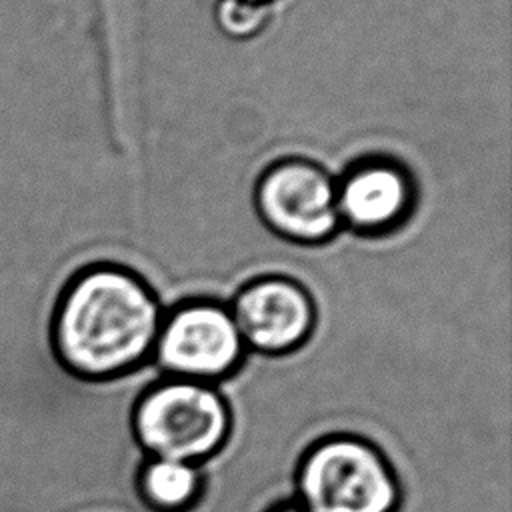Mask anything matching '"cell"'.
I'll return each instance as SVG.
<instances>
[{"instance_id":"cell-1","label":"cell","mask_w":512,"mask_h":512,"mask_svg":"<svg viewBox=\"0 0 512 512\" xmlns=\"http://www.w3.org/2000/svg\"><path fill=\"white\" fill-rule=\"evenodd\" d=\"M162 308L134 270L98 260L64 286L50 324L60 366L86 382L126 378L152 354Z\"/></svg>"},{"instance_id":"cell-2","label":"cell","mask_w":512,"mask_h":512,"mask_svg":"<svg viewBox=\"0 0 512 512\" xmlns=\"http://www.w3.org/2000/svg\"><path fill=\"white\" fill-rule=\"evenodd\" d=\"M232 412L220 388L164 376L142 390L130 410L140 452L202 466L228 442Z\"/></svg>"},{"instance_id":"cell-3","label":"cell","mask_w":512,"mask_h":512,"mask_svg":"<svg viewBox=\"0 0 512 512\" xmlns=\"http://www.w3.org/2000/svg\"><path fill=\"white\" fill-rule=\"evenodd\" d=\"M294 484L308 512H396L402 498L384 452L354 434H330L304 450Z\"/></svg>"},{"instance_id":"cell-4","label":"cell","mask_w":512,"mask_h":512,"mask_svg":"<svg viewBox=\"0 0 512 512\" xmlns=\"http://www.w3.org/2000/svg\"><path fill=\"white\" fill-rule=\"evenodd\" d=\"M152 354L164 376L216 384L240 368L246 346L230 308L198 298L162 316Z\"/></svg>"},{"instance_id":"cell-5","label":"cell","mask_w":512,"mask_h":512,"mask_svg":"<svg viewBox=\"0 0 512 512\" xmlns=\"http://www.w3.org/2000/svg\"><path fill=\"white\" fill-rule=\"evenodd\" d=\"M254 206L276 236L296 244H322L340 228L336 180L308 158L270 164L256 180Z\"/></svg>"},{"instance_id":"cell-6","label":"cell","mask_w":512,"mask_h":512,"mask_svg":"<svg viewBox=\"0 0 512 512\" xmlns=\"http://www.w3.org/2000/svg\"><path fill=\"white\" fill-rule=\"evenodd\" d=\"M228 308L246 350L264 356L298 350L316 324V306L308 290L280 274L246 282Z\"/></svg>"},{"instance_id":"cell-7","label":"cell","mask_w":512,"mask_h":512,"mask_svg":"<svg viewBox=\"0 0 512 512\" xmlns=\"http://www.w3.org/2000/svg\"><path fill=\"white\" fill-rule=\"evenodd\" d=\"M414 204V182L404 166L388 158H368L336 180L340 226L358 234H384L406 220Z\"/></svg>"},{"instance_id":"cell-8","label":"cell","mask_w":512,"mask_h":512,"mask_svg":"<svg viewBox=\"0 0 512 512\" xmlns=\"http://www.w3.org/2000/svg\"><path fill=\"white\" fill-rule=\"evenodd\" d=\"M134 484L148 512H188L202 494L204 476L202 466L144 456Z\"/></svg>"},{"instance_id":"cell-9","label":"cell","mask_w":512,"mask_h":512,"mask_svg":"<svg viewBox=\"0 0 512 512\" xmlns=\"http://www.w3.org/2000/svg\"><path fill=\"white\" fill-rule=\"evenodd\" d=\"M218 28L232 40H248L260 34L272 20V8L264 2L218 0L214 12Z\"/></svg>"},{"instance_id":"cell-10","label":"cell","mask_w":512,"mask_h":512,"mask_svg":"<svg viewBox=\"0 0 512 512\" xmlns=\"http://www.w3.org/2000/svg\"><path fill=\"white\" fill-rule=\"evenodd\" d=\"M272 512H308V510H304L298 502H282Z\"/></svg>"},{"instance_id":"cell-11","label":"cell","mask_w":512,"mask_h":512,"mask_svg":"<svg viewBox=\"0 0 512 512\" xmlns=\"http://www.w3.org/2000/svg\"><path fill=\"white\" fill-rule=\"evenodd\" d=\"M250 2H264V4H270V0H250Z\"/></svg>"}]
</instances>
